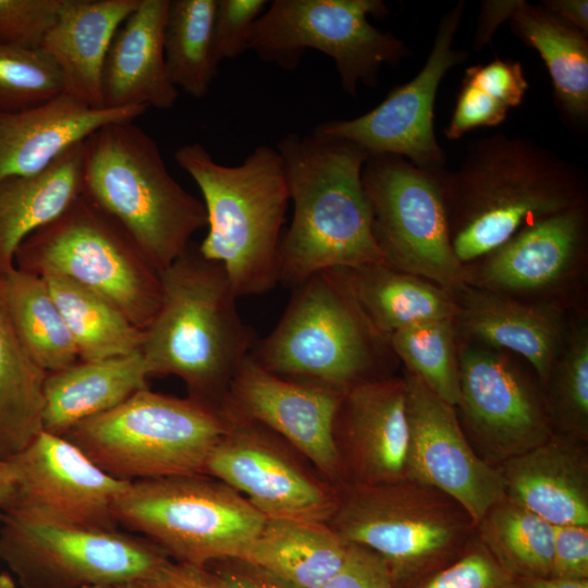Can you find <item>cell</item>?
Here are the masks:
<instances>
[{
  "mask_svg": "<svg viewBox=\"0 0 588 588\" xmlns=\"http://www.w3.org/2000/svg\"><path fill=\"white\" fill-rule=\"evenodd\" d=\"M506 498L553 526H588L586 443L553 432L498 466Z\"/></svg>",
  "mask_w": 588,
  "mask_h": 588,
  "instance_id": "obj_24",
  "label": "cell"
},
{
  "mask_svg": "<svg viewBox=\"0 0 588 588\" xmlns=\"http://www.w3.org/2000/svg\"><path fill=\"white\" fill-rule=\"evenodd\" d=\"M14 265L38 277L66 278L95 292L142 330L160 307L159 273L130 235L84 195L29 234L17 247Z\"/></svg>",
  "mask_w": 588,
  "mask_h": 588,
  "instance_id": "obj_9",
  "label": "cell"
},
{
  "mask_svg": "<svg viewBox=\"0 0 588 588\" xmlns=\"http://www.w3.org/2000/svg\"><path fill=\"white\" fill-rule=\"evenodd\" d=\"M140 352L99 360H78L48 372L42 430L63 436L82 420L108 412L148 388Z\"/></svg>",
  "mask_w": 588,
  "mask_h": 588,
  "instance_id": "obj_27",
  "label": "cell"
},
{
  "mask_svg": "<svg viewBox=\"0 0 588 588\" xmlns=\"http://www.w3.org/2000/svg\"><path fill=\"white\" fill-rule=\"evenodd\" d=\"M83 143L42 171L0 181V275L15 267L20 244L57 219L82 195Z\"/></svg>",
  "mask_w": 588,
  "mask_h": 588,
  "instance_id": "obj_28",
  "label": "cell"
},
{
  "mask_svg": "<svg viewBox=\"0 0 588 588\" xmlns=\"http://www.w3.org/2000/svg\"><path fill=\"white\" fill-rule=\"evenodd\" d=\"M62 93L61 73L40 48L0 46V114L38 106Z\"/></svg>",
  "mask_w": 588,
  "mask_h": 588,
  "instance_id": "obj_40",
  "label": "cell"
},
{
  "mask_svg": "<svg viewBox=\"0 0 588 588\" xmlns=\"http://www.w3.org/2000/svg\"><path fill=\"white\" fill-rule=\"evenodd\" d=\"M229 427L230 420L216 405L147 388L79 421L63 437L109 476L136 481L204 474Z\"/></svg>",
  "mask_w": 588,
  "mask_h": 588,
  "instance_id": "obj_7",
  "label": "cell"
},
{
  "mask_svg": "<svg viewBox=\"0 0 588 588\" xmlns=\"http://www.w3.org/2000/svg\"><path fill=\"white\" fill-rule=\"evenodd\" d=\"M41 278L63 316L79 360L140 352L144 330L102 296L63 277Z\"/></svg>",
  "mask_w": 588,
  "mask_h": 588,
  "instance_id": "obj_34",
  "label": "cell"
},
{
  "mask_svg": "<svg viewBox=\"0 0 588 588\" xmlns=\"http://www.w3.org/2000/svg\"><path fill=\"white\" fill-rule=\"evenodd\" d=\"M48 372L30 355L10 316L0 275V460L8 461L41 431Z\"/></svg>",
  "mask_w": 588,
  "mask_h": 588,
  "instance_id": "obj_32",
  "label": "cell"
},
{
  "mask_svg": "<svg viewBox=\"0 0 588 588\" xmlns=\"http://www.w3.org/2000/svg\"><path fill=\"white\" fill-rule=\"evenodd\" d=\"M541 5L564 22L588 34L587 0H543Z\"/></svg>",
  "mask_w": 588,
  "mask_h": 588,
  "instance_id": "obj_49",
  "label": "cell"
},
{
  "mask_svg": "<svg viewBox=\"0 0 588 588\" xmlns=\"http://www.w3.org/2000/svg\"><path fill=\"white\" fill-rule=\"evenodd\" d=\"M86 588H146L142 579H128Z\"/></svg>",
  "mask_w": 588,
  "mask_h": 588,
  "instance_id": "obj_52",
  "label": "cell"
},
{
  "mask_svg": "<svg viewBox=\"0 0 588 588\" xmlns=\"http://www.w3.org/2000/svg\"><path fill=\"white\" fill-rule=\"evenodd\" d=\"M321 588H396L384 560L368 548L348 543L338 572Z\"/></svg>",
  "mask_w": 588,
  "mask_h": 588,
  "instance_id": "obj_44",
  "label": "cell"
},
{
  "mask_svg": "<svg viewBox=\"0 0 588 588\" xmlns=\"http://www.w3.org/2000/svg\"><path fill=\"white\" fill-rule=\"evenodd\" d=\"M394 356L438 396L456 406L460 397L458 332L453 318L406 327L389 339Z\"/></svg>",
  "mask_w": 588,
  "mask_h": 588,
  "instance_id": "obj_39",
  "label": "cell"
},
{
  "mask_svg": "<svg viewBox=\"0 0 588 588\" xmlns=\"http://www.w3.org/2000/svg\"><path fill=\"white\" fill-rule=\"evenodd\" d=\"M388 14L381 0H273L255 23L249 50L284 70H294L307 49L323 52L343 90L356 97L359 84L378 85L382 65L411 57L400 38L368 21Z\"/></svg>",
  "mask_w": 588,
  "mask_h": 588,
  "instance_id": "obj_11",
  "label": "cell"
},
{
  "mask_svg": "<svg viewBox=\"0 0 588 588\" xmlns=\"http://www.w3.org/2000/svg\"><path fill=\"white\" fill-rule=\"evenodd\" d=\"M544 403L553 432L588 440V324L569 322L561 352L544 383Z\"/></svg>",
  "mask_w": 588,
  "mask_h": 588,
  "instance_id": "obj_38",
  "label": "cell"
},
{
  "mask_svg": "<svg viewBox=\"0 0 588 588\" xmlns=\"http://www.w3.org/2000/svg\"><path fill=\"white\" fill-rule=\"evenodd\" d=\"M16 503V491L5 461L0 460V511L12 509Z\"/></svg>",
  "mask_w": 588,
  "mask_h": 588,
  "instance_id": "obj_51",
  "label": "cell"
},
{
  "mask_svg": "<svg viewBox=\"0 0 588 588\" xmlns=\"http://www.w3.org/2000/svg\"><path fill=\"white\" fill-rule=\"evenodd\" d=\"M452 295L461 339L520 356L544 385L568 332L563 306L523 302L467 284Z\"/></svg>",
  "mask_w": 588,
  "mask_h": 588,
  "instance_id": "obj_22",
  "label": "cell"
},
{
  "mask_svg": "<svg viewBox=\"0 0 588 588\" xmlns=\"http://www.w3.org/2000/svg\"><path fill=\"white\" fill-rule=\"evenodd\" d=\"M147 109L93 108L62 93L38 106L0 114V181L38 173L102 126L134 121Z\"/></svg>",
  "mask_w": 588,
  "mask_h": 588,
  "instance_id": "obj_23",
  "label": "cell"
},
{
  "mask_svg": "<svg viewBox=\"0 0 588 588\" xmlns=\"http://www.w3.org/2000/svg\"><path fill=\"white\" fill-rule=\"evenodd\" d=\"M82 195L111 217L160 273L207 226L204 203L171 175L156 140L131 122L83 143Z\"/></svg>",
  "mask_w": 588,
  "mask_h": 588,
  "instance_id": "obj_5",
  "label": "cell"
},
{
  "mask_svg": "<svg viewBox=\"0 0 588 588\" xmlns=\"http://www.w3.org/2000/svg\"><path fill=\"white\" fill-rule=\"evenodd\" d=\"M587 204L552 215L464 266L465 284L529 303L563 306L584 270Z\"/></svg>",
  "mask_w": 588,
  "mask_h": 588,
  "instance_id": "obj_16",
  "label": "cell"
},
{
  "mask_svg": "<svg viewBox=\"0 0 588 588\" xmlns=\"http://www.w3.org/2000/svg\"><path fill=\"white\" fill-rule=\"evenodd\" d=\"M519 588H588V579L516 577Z\"/></svg>",
  "mask_w": 588,
  "mask_h": 588,
  "instance_id": "obj_50",
  "label": "cell"
},
{
  "mask_svg": "<svg viewBox=\"0 0 588 588\" xmlns=\"http://www.w3.org/2000/svg\"><path fill=\"white\" fill-rule=\"evenodd\" d=\"M294 206L279 249V282L295 287L329 269L384 262L372 235L356 144L313 131L284 135L277 147Z\"/></svg>",
  "mask_w": 588,
  "mask_h": 588,
  "instance_id": "obj_2",
  "label": "cell"
},
{
  "mask_svg": "<svg viewBox=\"0 0 588 588\" xmlns=\"http://www.w3.org/2000/svg\"><path fill=\"white\" fill-rule=\"evenodd\" d=\"M217 0H170L163 48L169 76L179 89L205 97L217 76L213 21Z\"/></svg>",
  "mask_w": 588,
  "mask_h": 588,
  "instance_id": "obj_35",
  "label": "cell"
},
{
  "mask_svg": "<svg viewBox=\"0 0 588 588\" xmlns=\"http://www.w3.org/2000/svg\"><path fill=\"white\" fill-rule=\"evenodd\" d=\"M0 588H14V583L9 575H0Z\"/></svg>",
  "mask_w": 588,
  "mask_h": 588,
  "instance_id": "obj_53",
  "label": "cell"
},
{
  "mask_svg": "<svg viewBox=\"0 0 588 588\" xmlns=\"http://www.w3.org/2000/svg\"><path fill=\"white\" fill-rule=\"evenodd\" d=\"M159 277L160 307L140 347L148 376L179 377L189 396L221 408L257 341L238 297L223 267L193 242Z\"/></svg>",
  "mask_w": 588,
  "mask_h": 588,
  "instance_id": "obj_3",
  "label": "cell"
},
{
  "mask_svg": "<svg viewBox=\"0 0 588 588\" xmlns=\"http://www.w3.org/2000/svg\"><path fill=\"white\" fill-rule=\"evenodd\" d=\"M347 543L387 563L396 588H413L453 562L476 534L455 500L409 479L348 486L328 523Z\"/></svg>",
  "mask_w": 588,
  "mask_h": 588,
  "instance_id": "obj_8",
  "label": "cell"
},
{
  "mask_svg": "<svg viewBox=\"0 0 588 588\" xmlns=\"http://www.w3.org/2000/svg\"><path fill=\"white\" fill-rule=\"evenodd\" d=\"M509 22L512 32L542 58L562 117L574 127L587 126V35L541 4L526 1L514 11Z\"/></svg>",
  "mask_w": 588,
  "mask_h": 588,
  "instance_id": "obj_31",
  "label": "cell"
},
{
  "mask_svg": "<svg viewBox=\"0 0 588 588\" xmlns=\"http://www.w3.org/2000/svg\"><path fill=\"white\" fill-rule=\"evenodd\" d=\"M170 0H139L117 30L102 71L103 107L169 110L179 91L164 58L163 36Z\"/></svg>",
  "mask_w": 588,
  "mask_h": 588,
  "instance_id": "obj_25",
  "label": "cell"
},
{
  "mask_svg": "<svg viewBox=\"0 0 588 588\" xmlns=\"http://www.w3.org/2000/svg\"><path fill=\"white\" fill-rule=\"evenodd\" d=\"M5 462L16 491L13 507L65 524L118 528L113 503L131 481L106 474L63 436L42 430Z\"/></svg>",
  "mask_w": 588,
  "mask_h": 588,
  "instance_id": "obj_18",
  "label": "cell"
},
{
  "mask_svg": "<svg viewBox=\"0 0 588 588\" xmlns=\"http://www.w3.org/2000/svg\"><path fill=\"white\" fill-rule=\"evenodd\" d=\"M274 329L250 357L279 377L345 393L385 377L394 355L366 320L339 269L317 272L294 287Z\"/></svg>",
  "mask_w": 588,
  "mask_h": 588,
  "instance_id": "obj_6",
  "label": "cell"
},
{
  "mask_svg": "<svg viewBox=\"0 0 588 588\" xmlns=\"http://www.w3.org/2000/svg\"><path fill=\"white\" fill-rule=\"evenodd\" d=\"M63 0H0V46L38 49Z\"/></svg>",
  "mask_w": 588,
  "mask_h": 588,
  "instance_id": "obj_42",
  "label": "cell"
},
{
  "mask_svg": "<svg viewBox=\"0 0 588 588\" xmlns=\"http://www.w3.org/2000/svg\"><path fill=\"white\" fill-rule=\"evenodd\" d=\"M451 245L464 267L520 230L587 204L584 170L523 137L497 133L468 144L464 160L443 172Z\"/></svg>",
  "mask_w": 588,
  "mask_h": 588,
  "instance_id": "obj_1",
  "label": "cell"
},
{
  "mask_svg": "<svg viewBox=\"0 0 588 588\" xmlns=\"http://www.w3.org/2000/svg\"><path fill=\"white\" fill-rule=\"evenodd\" d=\"M112 511L118 525L168 556L200 566L238 559L266 520L241 493L205 474L131 481Z\"/></svg>",
  "mask_w": 588,
  "mask_h": 588,
  "instance_id": "obj_10",
  "label": "cell"
},
{
  "mask_svg": "<svg viewBox=\"0 0 588 588\" xmlns=\"http://www.w3.org/2000/svg\"><path fill=\"white\" fill-rule=\"evenodd\" d=\"M464 13L463 0L444 13L428 59L411 81L392 89L365 114L327 121L314 132L350 140L368 155H395L421 168H445V151L434 133L433 110L442 78L467 59L466 51L454 48Z\"/></svg>",
  "mask_w": 588,
  "mask_h": 588,
  "instance_id": "obj_15",
  "label": "cell"
},
{
  "mask_svg": "<svg viewBox=\"0 0 588 588\" xmlns=\"http://www.w3.org/2000/svg\"><path fill=\"white\" fill-rule=\"evenodd\" d=\"M142 580L146 588H225L205 566L170 560Z\"/></svg>",
  "mask_w": 588,
  "mask_h": 588,
  "instance_id": "obj_46",
  "label": "cell"
},
{
  "mask_svg": "<svg viewBox=\"0 0 588 588\" xmlns=\"http://www.w3.org/2000/svg\"><path fill=\"white\" fill-rule=\"evenodd\" d=\"M139 0H63L40 49L61 73L63 93L103 108L102 71L111 41Z\"/></svg>",
  "mask_w": 588,
  "mask_h": 588,
  "instance_id": "obj_26",
  "label": "cell"
},
{
  "mask_svg": "<svg viewBox=\"0 0 588 588\" xmlns=\"http://www.w3.org/2000/svg\"><path fill=\"white\" fill-rule=\"evenodd\" d=\"M339 270L366 320L387 341L406 327L456 315L450 292L384 262Z\"/></svg>",
  "mask_w": 588,
  "mask_h": 588,
  "instance_id": "obj_29",
  "label": "cell"
},
{
  "mask_svg": "<svg viewBox=\"0 0 588 588\" xmlns=\"http://www.w3.org/2000/svg\"><path fill=\"white\" fill-rule=\"evenodd\" d=\"M549 577L588 579V526H553V558Z\"/></svg>",
  "mask_w": 588,
  "mask_h": 588,
  "instance_id": "obj_45",
  "label": "cell"
},
{
  "mask_svg": "<svg viewBox=\"0 0 588 588\" xmlns=\"http://www.w3.org/2000/svg\"><path fill=\"white\" fill-rule=\"evenodd\" d=\"M348 543L328 523L266 518L238 559L297 588H321L341 567Z\"/></svg>",
  "mask_w": 588,
  "mask_h": 588,
  "instance_id": "obj_30",
  "label": "cell"
},
{
  "mask_svg": "<svg viewBox=\"0 0 588 588\" xmlns=\"http://www.w3.org/2000/svg\"><path fill=\"white\" fill-rule=\"evenodd\" d=\"M409 444L406 479L433 487L455 500L474 523L503 495L498 466L474 450L455 406L405 370Z\"/></svg>",
  "mask_w": 588,
  "mask_h": 588,
  "instance_id": "obj_17",
  "label": "cell"
},
{
  "mask_svg": "<svg viewBox=\"0 0 588 588\" xmlns=\"http://www.w3.org/2000/svg\"><path fill=\"white\" fill-rule=\"evenodd\" d=\"M460 397L468 440L500 464L552 433L543 392L513 354L458 336Z\"/></svg>",
  "mask_w": 588,
  "mask_h": 588,
  "instance_id": "obj_14",
  "label": "cell"
},
{
  "mask_svg": "<svg viewBox=\"0 0 588 588\" xmlns=\"http://www.w3.org/2000/svg\"><path fill=\"white\" fill-rule=\"evenodd\" d=\"M267 7L266 0H217L212 42L218 63L249 50L255 23Z\"/></svg>",
  "mask_w": 588,
  "mask_h": 588,
  "instance_id": "obj_43",
  "label": "cell"
},
{
  "mask_svg": "<svg viewBox=\"0 0 588 588\" xmlns=\"http://www.w3.org/2000/svg\"><path fill=\"white\" fill-rule=\"evenodd\" d=\"M334 436L336 444L341 442L338 448L347 451L356 483L406 479L409 427L404 378H376L346 391Z\"/></svg>",
  "mask_w": 588,
  "mask_h": 588,
  "instance_id": "obj_21",
  "label": "cell"
},
{
  "mask_svg": "<svg viewBox=\"0 0 588 588\" xmlns=\"http://www.w3.org/2000/svg\"><path fill=\"white\" fill-rule=\"evenodd\" d=\"M528 86L519 61L494 58L468 66L445 136L455 140L470 131L499 125L512 108L523 102Z\"/></svg>",
  "mask_w": 588,
  "mask_h": 588,
  "instance_id": "obj_37",
  "label": "cell"
},
{
  "mask_svg": "<svg viewBox=\"0 0 588 588\" xmlns=\"http://www.w3.org/2000/svg\"><path fill=\"white\" fill-rule=\"evenodd\" d=\"M444 170L421 168L401 156L369 155L362 182L384 264L453 294L465 285V269L451 245Z\"/></svg>",
  "mask_w": 588,
  "mask_h": 588,
  "instance_id": "obj_13",
  "label": "cell"
},
{
  "mask_svg": "<svg viewBox=\"0 0 588 588\" xmlns=\"http://www.w3.org/2000/svg\"><path fill=\"white\" fill-rule=\"evenodd\" d=\"M0 558L23 588H86L145 579L169 556L118 528L60 523L13 507L0 511Z\"/></svg>",
  "mask_w": 588,
  "mask_h": 588,
  "instance_id": "obj_12",
  "label": "cell"
},
{
  "mask_svg": "<svg viewBox=\"0 0 588 588\" xmlns=\"http://www.w3.org/2000/svg\"><path fill=\"white\" fill-rule=\"evenodd\" d=\"M343 395L279 377L248 356L235 373L221 411L229 420L256 422L280 434L324 476L336 479L343 461L334 420Z\"/></svg>",
  "mask_w": 588,
  "mask_h": 588,
  "instance_id": "obj_19",
  "label": "cell"
},
{
  "mask_svg": "<svg viewBox=\"0 0 588 588\" xmlns=\"http://www.w3.org/2000/svg\"><path fill=\"white\" fill-rule=\"evenodd\" d=\"M413 588H519L477 535L449 565L434 572Z\"/></svg>",
  "mask_w": 588,
  "mask_h": 588,
  "instance_id": "obj_41",
  "label": "cell"
},
{
  "mask_svg": "<svg viewBox=\"0 0 588 588\" xmlns=\"http://www.w3.org/2000/svg\"><path fill=\"white\" fill-rule=\"evenodd\" d=\"M280 450L260 425L230 420L204 474L236 490L266 518L329 523L338 495Z\"/></svg>",
  "mask_w": 588,
  "mask_h": 588,
  "instance_id": "obj_20",
  "label": "cell"
},
{
  "mask_svg": "<svg viewBox=\"0 0 588 588\" xmlns=\"http://www.w3.org/2000/svg\"><path fill=\"white\" fill-rule=\"evenodd\" d=\"M477 535L514 577H549L553 525L505 495L477 523Z\"/></svg>",
  "mask_w": 588,
  "mask_h": 588,
  "instance_id": "obj_36",
  "label": "cell"
},
{
  "mask_svg": "<svg viewBox=\"0 0 588 588\" xmlns=\"http://www.w3.org/2000/svg\"><path fill=\"white\" fill-rule=\"evenodd\" d=\"M1 280L15 329L38 365L53 372L77 363L76 345L46 281L16 267Z\"/></svg>",
  "mask_w": 588,
  "mask_h": 588,
  "instance_id": "obj_33",
  "label": "cell"
},
{
  "mask_svg": "<svg viewBox=\"0 0 588 588\" xmlns=\"http://www.w3.org/2000/svg\"><path fill=\"white\" fill-rule=\"evenodd\" d=\"M233 560L236 562L234 567H228L218 574L225 588H297L259 567Z\"/></svg>",
  "mask_w": 588,
  "mask_h": 588,
  "instance_id": "obj_48",
  "label": "cell"
},
{
  "mask_svg": "<svg viewBox=\"0 0 588 588\" xmlns=\"http://www.w3.org/2000/svg\"><path fill=\"white\" fill-rule=\"evenodd\" d=\"M174 158L203 195L208 228L198 245L203 256L223 267L237 297L273 289L290 201L278 150L257 146L241 164L230 167L192 143Z\"/></svg>",
  "mask_w": 588,
  "mask_h": 588,
  "instance_id": "obj_4",
  "label": "cell"
},
{
  "mask_svg": "<svg viewBox=\"0 0 588 588\" xmlns=\"http://www.w3.org/2000/svg\"><path fill=\"white\" fill-rule=\"evenodd\" d=\"M524 0H486L481 3L473 47L482 49L491 44L499 26L509 21Z\"/></svg>",
  "mask_w": 588,
  "mask_h": 588,
  "instance_id": "obj_47",
  "label": "cell"
}]
</instances>
